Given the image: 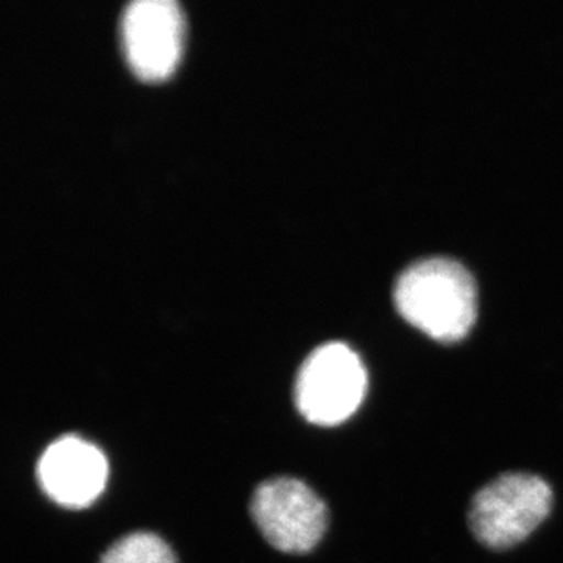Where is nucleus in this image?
<instances>
[{"label": "nucleus", "instance_id": "nucleus-1", "mask_svg": "<svg viewBox=\"0 0 563 563\" xmlns=\"http://www.w3.org/2000/svg\"><path fill=\"white\" fill-rule=\"evenodd\" d=\"M393 295L399 313L440 342L463 339L476 320L472 273L451 257L413 262L399 274Z\"/></svg>", "mask_w": 563, "mask_h": 563}, {"label": "nucleus", "instance_id": "nucleus-2", "mask_svg": "<svg viewBox=\"0 0 563 563\" xmlns=\"http://www.w3.org/2000/svg\"><path fill=\"white\" fill-rule=\"evenodd\" d=\"M553 490L542 477L509 473L485 485L470 507L476 539L493 550L523 542L550 515Z\"/></svg>", "mask_w": 563, "mask_h": 563}, {"label": "nucleus", "instance_id": "nucleus-3", "mask_svg": "<svg viewBox=\"0 0 563 563\" xmlns=\"http://www.w3.org/2000/svg\"><path fill=\"white\" fill-rule=\"evenodd\" d=\"M368 374L357 352L331 342L317 347L296 377L295 401L299 413L318 426L350 420L365 399Z\"/></svg>", "mask_w": 563, "mask_h": 563}, {"label": "nucleus", "instance_id": "nucleus-4", "mask_svg": "<svg viewBox=\"0 0 563 563\" xmlns=\"http://www.w3.org/2000/svg\"><path fill=\"white\" fill-rule=\"evenodd\" d=\"M251 515L262 536L282 553H309L328 526L325 504L295 477H274L258 485L252 495Z\"/></svg>", "mask_w": 563, "mask_h": 563}, {"label": "nucleus", "instance_id": "nucleus-5", "mask_svg": "<svg viewBox=\"0 0 563 563\" xmlns=\"http://www.w3.org/2000/svg\"><path fill=\"white\" fill-rule=\"evenodd\" d=\"M184 18L173 0H133L121 16L125 60L143 80H162L173 73L181 49Z\"/></svg>", "mask_w": 563, "mask_h": 563}, {"label": "nucleus", "instance_id": "nucleus-6", "mask_svg": "<svg viewBox=\"0 0 563 563\" xmlns=\"http://www.w3.org/2000/svg\"><path fill=\"white\" fill-rule=\"evenodd\" d=\"M109 477L106 455L95 444L68 435L55 440L38 462L41 488L68 509H84L101 496Z\"/></svg>", "mask_w": 563, "mask_h": 563}, {"label": "nucleus", "instance_id": "nucleus-7", "mask_svg": "<svg viewBox=\"0 0 563 563\" xmlns=\"http://www.w3.org/2000/svg\"><path fill=\"white\" fill-rule=\"evenodd\" d=\"M101 563H176V555L155 533L135 532L110 547Z\"/></svg>", "mask_w": 563, "mask_h": 563}]
</instances>
